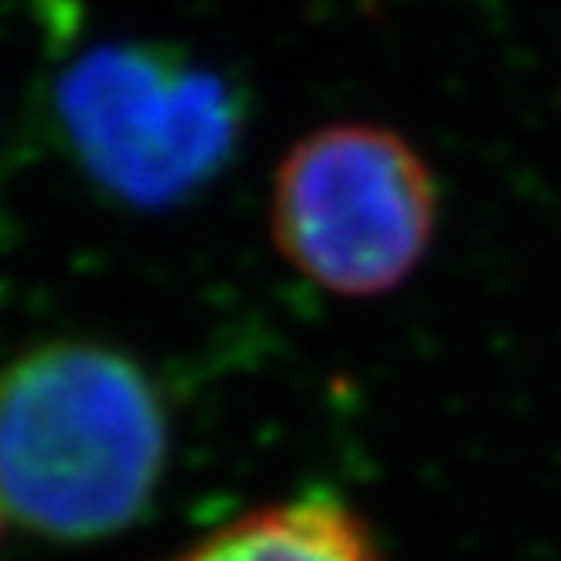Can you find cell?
Returning <instances> with one entry per match:
<instances>
[{
    "instance_id": "3",
    "label": "cell",
    "mask_w": 561,
    "mask_h": 561,
    "mask_svg": "<svg viewBox=\"0 0 561 561\" xmlns=\"http://www.w3.org/2000/svg\"><path fill=\"white\" fill-rule=\"evenodd\" d=\"M434 230V172L394 128L368 121L313 128L274 172L277 252L332 296L373 299L405 285Z\"/></svg>"
},
{
    "instance_id": "1",
    "label": "cell",
    "mask_w": 561,
    "mask_h": 561,
    "mask_svg": "<svg viewBox=\"0 0 561 561\" xmlns=\"http://www.w3.org/2000/svg\"><path fill=\"white\" fill-rule=\"evenodd\" d=\"M168 412L131 357L48 343L0 373V507L48 540L125 533L168 467Z\"/></svg>"
},
{
    "instance_id": "4",
    "label": "cell",
    "mask_w": 561,
    "mask_h": 561,
    "mask_svg": "<svg viewBox=\"0 0 561 561\" xmlns=\"http://www.w3.org/2000/svg\"><path fill=\"white\" fill-rule=\"evenodd\" d=\"M168 561H383L351 507L302 496L252 511Z\"/></svg>"
},
{
    "instance_id": "2",
    "label": "cell",
    "mask_w": 561,
    "mask_h": 561,
    "mask_svg": "<svg viewBox=\"0 0 561 561\" xmlns=\"http://www.w3.org/2000/svg\"><path fill=\"white\" fill-rule=\"evenodd\" d=\"M55 131L110 201L168 211L227 172L244 136V92L168 41H95L51 88Z\"/></svg>"
}]
</instances>
